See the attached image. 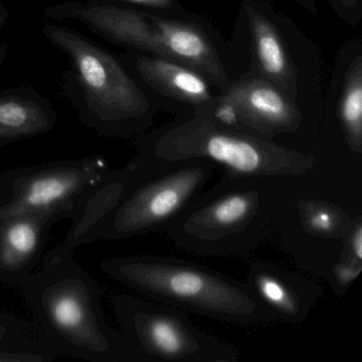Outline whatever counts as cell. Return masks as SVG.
Segmentation results:
<instances>
[{
    "mask_svg": "<svg viewBox=\"0 0 362 362\" xmlns=\"http://www.w3.org/2000/svg\"><path fill=\"white\" fill-rule=\"evenodd\" d=\"M122 59L158 107L168 103L179 115L203 111L217 96L218 88L204 76L181 63L131 50Z\"/></svg>",
    "mask_w": 362,
    "mask_h": 362,
    "instance_id": "12",
    "label": "cell"
},
{
    "mask_svg": "<svg viewBox=\"0 0 362 362\" xmlns=\"http://www.w3.org/2000/svg\"><path fill=\"white\" fill-rule=\"evenodd\" d=\"M57 122L54 103L33 86L0 92V147L47 134Z\"/></svg>",
    "mask_w": 362,
    "mask_h": 362,
    "instance_id": "15",
    "label": "cell"
},
{
    "mask_svg": "<svg viewBox=\"0 0 362 362\" xmlns=\"http://www.w3.org/2000/svg\"><path fill=\"white\" fill-rule=\"evenodd\" d=\"M275 211L272 194L264 186L226 179L167 226L169 238L199 255L245 253L260 243Z\"/></svg>",
    "mask_w": 362,
    "mask_h": 362,
    "instance_id": "8",
    "label": "cell"
},
{
    "mask_svg": "<svg viewBox=\"0 0 362 362\" xmlns=\"http://www.w3.org/2000/svg\"><path fill=\"white\" fill-rule=\"evenodd\" d=\"M0 362H44L42 358L33 354L13 349H0Z\"/></svg>",
    "mask_w": 362,
    "mask_h": 362,
    "instance_id": "23",
    "label": "cell"
},
{
    "mask_svg": "<svg viewBox=\"0 0 362 362\" xmlns=\"http://www.w3.org/2000/svg\"><path fill=\"white\" fill-rule=\"evenodd\" d=\"M0 349L33 354L44 362L60 357L35 321L3 310H0Z\"/></svg>",
    "mask_w": 362,
    "mask_h": 362,
    "instance_id": "17",
    "label": "cell"
},
{
    "mask_svg": "<svg viewBox=\"0 0 362 362\" xmlns=\"http://www.w3.org/2000/svg\"><path fill=\"white\" fill-rule=\"evenodd\" d=\"M98 5L117 6V7L132 8L145 11L158 13L182 16L185 12L182 9L179 0H86Z\"/></svg>",
    "mask_w": 362,
    "mask_h": 362,
    "instance_id": "19",
    "label": "cell"
},
{
    "mask_svg": "<svg viewBox=\"0 0 362 362\" xmlns=\"http://www.w3.org/2000/svg\"><path fill=\"white\" fill-rule=\"evenodd\" d=\"M57 222L47 216L0 219V283L20 286L35 272L50 230Z\"/></svg>",
    "mask_w": 362,
    "mask_h": 362,
    "instance_id": "14",
    "label": "cell"
},
{
    "mask_svg": "<svg viewBox=\"0 0 362 362\" xmlns=\"http://www.w3.org/2000/svg\"><path fill=\"white\" fill-rule=\"evenodd\" d=\"M349 239V256L347 257L362 264V223L357 220L353 223L351 230L346 234Z\"/></svg>",
    "mask_w": 362,
    "mask_h": 362,
    "instance_id": "22",
    "label": "cell"
},
{
    "mask_svg": "<svg viewBox=\"0 0 362 362\" xmlns=\"http://www.w3.org/2000/svg\"><path fill=\"white\" fill-rule=\"evenodd\" d=\"M101 272L149 300L216 321L262 325L277 319L247 284L206 267L160 256L112 257Z\"/></svg>",
    "mask_w": 362,
    "mask_h": 362,
    "instance_id": "6",
    "label": "cell"
},
{
    "mask_svg": "<svg viewBox=\"0 0 362 362\" xmlns=\"http://www.w3.org/2000/svg\"><path fill=\"white\" fill-rule=\"evenodd\" d=\"M54 23H77L131 52L181 63L204 76L218 90L235 77L230 50L207 23L90 1L67 0L44 10Z\"/></svg>",
    "mask_w": 362,
    "mask_h": 362,
    "instance_id": "3",
    "label": "cell"
},
{
    "mask_svg": "<svg viewBox=\"0 0 362 362\" xmlns=\"http://www.w3.org/2000/svg\"><path fill=\"white\" fill-rule=\"evenodd\" d=\"M337 116L351 151H362V45L351 41L341 49L332 79Z\"/></svg>",
    "mask_w": 362,
    "mask_h": 362,
    "instance_id": "16",
    "label": "cell"
},
{
    "mask_svg": "<svg viewBox=\"0 0 362 362\" xmlns=\"http://www.w3.org/2000/svg\"><path fill=\"white\" fill-rule=\"evenodd\" d=\"M10 46L7 43L0 44V66L4 64L6 59H7L8 54H9Z\"/></svg>",
    "mask_w": 362,
    "mask_h": 362,
    "instance_id": "26",
    "label": "cell"
},
{
    "mask_svg": "<svg viewBox=\"0 0 362 362\" xmlns=\"http://www.w3.org/2000/svg\"><path fill=\"white\" fill-rule=\"evenodd\" d=\"M334 11L351 26L359 24L362 18V0H329Z\"/></svg>",
    "mask_w": 362,
    "mask_h": 362,
    "instance_id": "21",
    "label": "cell"
},
{
    "mask_svg": "<svg viewBox=\"0 0 362 362\" xmlns=\"http://www.w3.org/2000/svg\"><path fill=\"white\" fill-rule=\"evenodd\" d=\"M122 332L148 362H236L234 345L194 325L185 311L144 296L112 298Z\"/></svg>",
    "mask_w": 362,
    "mask_h": 362,
    "instance_id": "10",
    "label": "cell"
},
{
    "mask_svg": "<svg viewBox=\"0 0 362 362\" xmlns=\"http://www.w3.org/2000/svg\"><path fill=\"white\" fill-rule=\"evenodd\" d=\"M42 35L71 62L63 73V90L82 126L107 139H130L149 130L158 103L122 58L69 26L46 24Z\"/></svg>",
    "mask_w": 362,
    "mask_h": 362,
    "instance_id": "5",
    "label": "cell"
},
{
    "mask_svg": "<svg viewBox=\"0 0 362 362\" xmlns=\"http://www.w3.org/2000/svg\"><path fill=\"white\" fill-rule=\"evenodd\" d=\"M216 122L274 141L303 128L306 111L279 88L250 74L235 76L203 111Z\"/></svg>",
    "mask_w": 362,
    "mask_h": 362,
    "instance_id": "11",
    "label": "cell"
},
{
    "mask_svg": "<svg viewBox=\"0 0 362 362\" xmlns=\"http://www.w3.org/2000/svg\"><path fill=\"white\" fill-rule=\"evenodd\" d=\"M9 18L10 13L7 6L5 5V3H4L3 0H0V31L5 28L8 21H9Z\"/></svg>",
    "mask_w": 362,
    "mask_h": 362,
    "instance_id": "25",
    "label": "cell"
},
{
    "mask_svg": "<svg viewBox=\"0 0 362 362\" xmlns=\"http://www.w3.org/2000/svg\"><path fill=\"white\" fill-rule=\"evenodd\" d=\"M214 170L207 160L147 168L132 158L111 171L56 247L73 253L95 241L124 240L167 228L200 197Z\"/></svg>",
    "mask_w": 362,
    "mask_h": 362,
    "instance_id": "1",
    "label": "cell"
},
{
    "mask_svg": "<svg viewBox=\"0 0 362 362\" xmlns=\"http://www.w3.org/2000/svg\"><path fill=\"white\" fill-rule=\"evenodd\" d=\"M361 271L362 264L347 257L346 260H342L334 267L332 275H334L337 286L344 288L351 285L359 276Z\"/></svg>",
    "mask_w": 362,
    "mask_h": 362,
    "instance_id": "20",
    "label": "cell"
},
{
    "mask_svg": "<svg viewBox=\"0 0 362 362\" xmlns=\"http://www.w3.org/2000/svg\"><path fill=\"white\" fill-rule=\"evenodd\" d=\"M230 52L245 61L247 71L243 73L266 80L305 111L319 105V52L290 18L266 0H243Z\"/></svg>",
    "mask_w": 362,
    "mask_h": 362,
    "instance_id": "7",
    "label": "cell"
},
{
    "mask_svg": "<svg viewBox=\"0 0 362 362\" xmlns=\"http://www.w3.org/2000/svg\"><path fill=\"white\" fill-rule=\"evenodd\" d=\"M247 284L277 321L290 324L304 321L322 292L313 279L268 262L252 264Z\"/></svg>",
    "mask_w": 362,
    "mask_h": 362,
    "instance_id": "13",
    "label": "cell"
},
{
    "mask_svg": "<svg viewBox=\"0 0 362 362\" xmlns=\"http://www.w3.org/2000/svg\"><path fill=\"white\" fill-rule=\"evenodd\" d=\"M105 158L86 156L0 171V219H74L111 175Z\"/></svg>",
    "mask_w": 362,
    "mask_h": 362,
    "instance_id": "9",
    "label": "cell"
},
{
    "mask_svg": "<svg viewBox=\"0 0 362 362\" xmlns=\"http://www.w3.org/2000/svg\"><path fill=\"white\" fill-rule=\"evenodd\" d=\"M18 287L35 322L60 356L90 362H148L107 323L98 284L73 253L54 247Z\"/></svg>",
    "mask_w": 362,
    "mask_h": 362,
    "instance_id": "2",
    "label": "cell"
},
{
    "mask_svg": "<svg viewBox=\"0 0 362 362\" xmlns=\"http://www.w3.org/2000/svg\"><path fill=\"white\" fill-rule=\"evenodd\" d=\"M300 215L310 234L326 238L346 236L354 223L343 209L325 201H304L300 204Z\"/></svg>",
    "mask_w": 362,
    "mask_h": 362,
    "instance_id": "18",
    "label": "cell"
},
{
    "mask_svg": "<svg viewBox=\"0 0 362 362\" xmlns=\"http://www.w3.org/2000/svg\"><path fill=\"white\" fill-rule=\"evenodd\" d=\"M300 6L303 9L306 10L311 16H317V7L315 0H293Z\"/></svg>",
    "mask_w": 362,
    "mask_h": 362,
    "instance_id": "24",
    "label": "cell"
},
{
    "mask_svg": "<svg viewBox=\"0 0 362 362\" xmlns=\"http://www.w3.org/2000/svg\"><path fill=\"white\" fill-rule=\"evenodd\" d=\"M134 158L147 168L189 160H207L228 180L252 181L303 177L315 168L317 158L271 139L224 126L205 114L179 115L177 119L135 139Z\"/></svg>",
    "mask_w": 362,
    "mask_h": 362,
    "instance_id": "4",
    "label": "cell"
}]
</instances>
